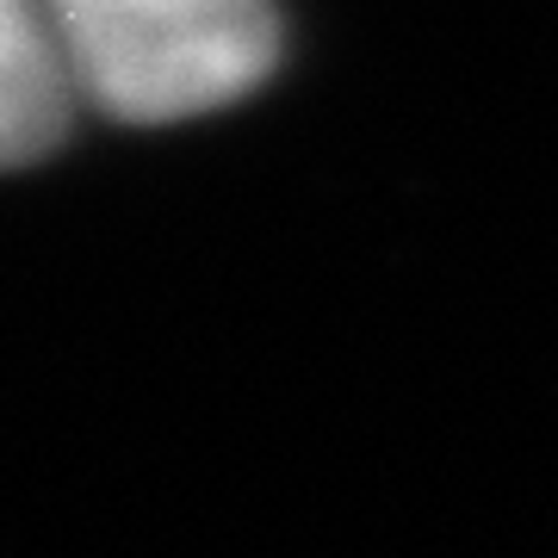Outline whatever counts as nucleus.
Segmentation results:
<instances>
[{"label":"nucleus","instance_id":"nucleus-1","mask_svg":"<svg viewBox=\"0 0 558 558\" xmlns=\"http://www.w3.org/2000/svg\"><path fill=\"white\" fill-rule=\"evenodd\" d=\"M75 94L119 124H174L274 75V0H44Z\"/></svg>","mask_w":558,"mask_h":558},{"label":"nucleus","instance_id":"nucleus-2","mask_svg":"<svg viewBox=\"0 0 558 558\" xmlns=\"http://www.w3.org/2000/svg\"><path fill=\"white\" fill-rule=\"evenodd\" d=\"M75 75L44 0H0V168L50 156L75 124Z\"/></svg>","mask_w":558,"mask_h":558}]
</instances>
